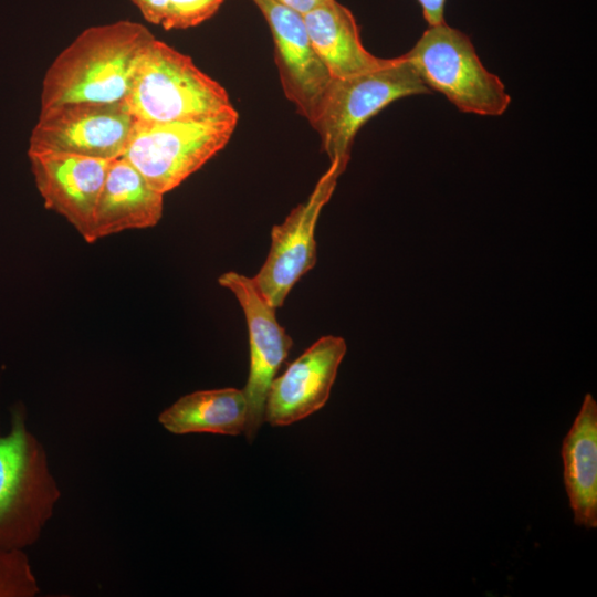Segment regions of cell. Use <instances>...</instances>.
Here are the masks:
<instances>
[{
  "mask_svg": "<svg viewBox=\"0 0 597 597\" xmlns=\"http://www.w3.org/2000/svg\"><path fill=\"white\" fill-rule=\"evenodd\" d=\"M345 169L339 159H333L307 199L292 209L282 223L273 226L268 256L252 277L272 307H281L293 286L316 264V223Z\"/></svg>",
  "mask_w": 597,
  "mask_h": 597,
  "instance_id": "obj_8",
  "label": "cell"
},
{
  "mask_svg": "<svg viewBox=\"0 0 597 597\" xmlns=\"http://www.w3.org/2000/svg\"><path fill=\"white\" fill-rule=\"evenodd\" d=\"M154 39L145 25L129 20L83 30L48 67L40 109L73 103H125Z\"/></svg>",
  "mask_w": 597,
  "mask_h": 597,
  "instance_id": "obj_1",
  "label": "cell"
},
{
  "mask_svg": "<svg viewBox=\"0 0 597 597\" xmlns=\"http://www.w3.org/2000/svg\"><path fill=\"white\" fill-rule=\"evenodd\" d=\"M140 11L143 18L151 24H161L169 0H129Z\"/></svg>",
  "mask_w": 597,
  "mask_h": 597,
  "instance_id": "obj_19",
  "label": "cell"
},
{
  "mask_svg": "<svg viewBox=\"0 0 597 597\" xmlns=\"http://www.w3.org/2000/svg\"><path fill=\"white\" fill-rule=\"evenodd\" d=\"M248 402L243 390L221 388L198 390L180 397L158 417L171 433H217L238 436L244 432Z\"/></svg>",
  "mask_w": 597,
  "mask_h": 597,
  "instance_id": "obj_16",
  "label": "cell"
},
{
  "mask_svg": "<svg viewBox=\"0 0 597 597\" xmlns=\"http://www.w3.org/2000/svg\"><path fill=\"white\" fill-rule=\"evenodd\" d=\"M224 0H169L161 27L169 30H185L197 27L210 19Z\"/></svg>",
  "mask_w": 597,
  "mask_h": 597,
  "instance_id": "obj_18",
  "label": "cell"
},
{
  "mask_svg": "<svg viewBox=\"0 0 597 597\" xmlns=\"http://www.w3.org/2000/svg\"><path fill=\"white\" fill-rule=\"evenodd\" d=\"M418 2L421 6L423 18L429 27L444 22L446 0H418Z\"/></svg>",
  "mask_w": 597,
  "mask_h": 597,
  "instance_id": "obj_20",
  "label": "cell"
},
{
  "mask_svg": "<svg viewBox=\"0 0 597 597\" xmlns=\"http://www.w3.org/2000/svg\"><path fill=\"white\" fill-rule=\"evenodd\" d=\"M46 209L66 219L91 243L95 208L112 160L28 153Z\"/></svg>",
  "mask_w": 597,
  "mask_h": 597,
  "instance_id": "obj_12",
  "label": "cell"
},
{
  "mask_svg": "<svg viewBox=\"0 0 597 597\" xmlns=\"http://www.w3.org/2000/svg\"><path fill=\"white\" fill-rule=\"evenodd\" d=\"M346 350L341 336L325 335L313 343L271 383L264 420L273 427L289 426L324 407Z\"/></svg>",
  "mask_w": 597,
  "mask_h": 597,
  "instance_id": "obj_11",
  "label": "cell"
},
{
  "mask_svg": "<svg viewBox=\"0 0 597 597\" xmlns=\"http://www.w3.org/2000/svg\"><path fill=\"white\" fill-rule=\"evenodd\" d=\"M430 92L400 55L375 70L332 78L310 124L329 160L347 167L355 136L368 119L399 98Z\"/></svg>",
  "mask_w": 597,
  "mask_h": 597,
  "instance_id": "obj_4",
  "label": "cell"
},
{
  "mask_svg": "<svg viewBox=\"0 0 597 597\" xmlns=\"http://www.w3.org/2000/svg\"><path fill=\"white\" fill-rule=\"evenodd\" d=\"M163 211L164 195L124 157L113 159L95 208L91 243L125 230L154 227Z\"/></svg>",
  "mask_w": 597,
  "mask_h": 597,
  "instance_id": "obj_13",
  "label": "cell"
},
{
  "mask_svg": "<svg viewBox=\"0 0 597 597\" xmlns=\"http://www.w3.org/2000/svg\"><path fill=\"white\" fill-rule=\"evenodd\" d=\"M276 1L303 15L326 0H276Z\"/></svg>",
  "mask_w": 597,
  "mask_h": 597,
  "instance_id": "obj_21",
  "label": "cell"
},
{
  "mask_svg": "<svg viewBox=\"0 0 597 597\" xmlns=\"http://www.w3.org/2000/svg\"><path fill=\"white\" fill-rule=\"evenodd\" d=\"M238 121V112L203 121H136L122 157L165 195L226 147Z\"/></svg>",
  "mask_w": 597,
  "mask_h": 597,
  "instance_id": "obj_6",
  "label": "cell"
},
{
  "mask_svg": "<svg viewBox=\"0 0 597 597\" xmlns=\"http://www.w3.org/2000/svg\"><path fill=\"white\" fill-rule=\"evenodd\" d=\"M136 121L125 103H73L40 109L28 153L113 160L124 155Z\"/></svg>",
  "mask_w": 597,
  "mask_h": 597,
  "instance_id": "obj_7",
  "label": "cell"
},
{
  "mask_svg": "<svg viewBox=\"0 0 597 597\" xmlns=\"http://www.w3.org/2000/svg\"><path fill=\"white\" fill-rule=\"evenodd\" d=\"M125 105L143 122L203 121L238 112L219 82L189 55L156 38L139 63Z\"/></svg>",
  "mask_w": 597,
  "mask_h": 597,
  "instance_id": "obj_3",
  "label": "cell"
},
{
  "mask_svg": "<svg viewBox=\"0 0 597 597\" xmlns=\"http://www.w3.org/2000/svg\"><path fill=\"white\" fill-rule=\"evenodd\" d=\"M311 44L331 78H345L375 70L388 59L369 53L362 43L352 11L326 0L303 14Z\"/></svg>",
  "mask_w": 597,
  "mask_h": 597,
  "instance_id": "obj_14",
  "label": "cell"
},
{
  "mask_svg": "<svg viewBox=\"0 0 597 597\" xmlns=\"http://www.w3.org/2000/svg\"><path fill=\"white\" fill-rule=\"evenodd\" d=\"M39 591L24 549L0 547V597H33Z\"/></svg>",
  "mask_w": 597,
  "mask_h": 597,
  "instance_id": "obj_17",
  "label": "cell"
},
{
  "mask_svg": "<svg viewBox=\"0 0 597 597\" xmlns=\"http://www.w3.org/2000/svg\"><path fill=\"white\" fill-rule=\"evenodd\" d=\"M404 56L430 91L443 94L461 112L500 116L511 103L505 85L482 64L470 38L446 22L428 27Z\"/></svg>",
  "mask_w": 597,
  "mask_h": 597,
  "instance_id": "obj_5",
  "label": "cell"
},
{
  "mask_svg": "<svg viewBox=\"0 0 597 597\" xmlns=\"http://www.w3.org/2000/svg\"><path fill=\"white\" fill-rule=\"evenodd\" d=\"M563 480L574 523L597 528V402L590 394L563 439Z\"/></svg>",
  "mask_w": 597,
  "mask_h": 597,
  "instance_id": "obj_15",
  "label": "cell"
},
{
  "mask_svg": "<svg viewBox=\"0 0 597 597\" xmlns=\"http://www.w3.org/2000/svg\"><path fill=\"white\" fill-rule=\"evenodd\" d=\"M61 498L43 444L27 427L22 404L10 408V428L0 436V547L36 543Z\"/></svg>",
  "mask_w": 597,
  "mask_h": 597,
  "instance_id": "obj_2",
  "label": "cell"
},
{
  "mask_svg": "<svg viewBox=\"0 0 597 597\" xmlns=\"http://www.w3.org/2000/svg\"><path fill=\"white\" fill-rule=\"evenodd\" d=\"M218 283L235 296L247 321L250 368L243 389L248 402L244 433L251 442L264 421L270 385L286 359L293 341L279 324L276 308L264 300L251 277L229 271L219 276Z\"/></svg>",
  "mask_w": 597,
  "mask_h": 597,
  "instance_id": "obj_9",
  "label": "cell"
},
{
  "mask_svg": "<svg viewBox=\"0 0 597 597\" xmlns=\"http://www.w3.org/2000/svg\"><path fill=\"white\" fill-rule=\"evenodd\" d=\"M251 1L269 24L283 92L311 123L332 78L311 44L303 15L276 0Z\"/></svg>",
  "mask_w": 597,
  "mask_h": 597,
  "instance_id": "obj_10",
  "label": "cell"
}]
</instances>
